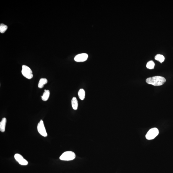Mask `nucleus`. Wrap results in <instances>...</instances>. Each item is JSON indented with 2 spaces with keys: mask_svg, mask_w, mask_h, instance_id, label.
Returning <instances> with one entry per match:
<instances>
[{
  "mask_svg": "<svg viewBox=\"0 0 173 173\" xmlns=\"http://www.w3.org/2000/svg\"><path fill=\"white\" fill-rule=\"evenodd\" d=\"M147 83L155 86H159L163 85L166 82V79L164 77L155 76L147 78L146 80Z\"/></svg>",
  "mask_w": 173,
  "mask_h": 173,
  "instance_id": "nucleus-1",
  "label": "nucleus"
},
{
  "mask_svg": "<svg viewBox=\"0 0 173 173\" xmlns=\"http://www.w3.org/2000/svg\"><path fill=\"white\" fill-rule=\"evenodd\" d=\"M76 157V155L73 152L68 151L64 152L60 157L61 160L69 161L73 160Z\"/></svg>",
  "mask_w": 173,
  "mask_h": 173,
  "instance_id": "nucleus-2",
  "label": "nucleus"
},
{
  "mask_svg": "<svg viewBox=\"0 0 173 173\" xmlns=\"http://www.w3.org/2000/svg\"><path fill=\"white\" fill-rule=\"evenodd\" d=\"M22 73L27 79H31L33 78V75L31 69L26 65H23L22 66Z\"/></svg>",
  "mask_w": 173,
  "mask_h": 173,
  "instance_id": "nucleus-3",
  "label": "nucleus"
},
{
  "mask_svg": "<svg viewBox=\"0 0 173 173\" xmlns=\"http://www.w3.org/2000/svg\"><path fill=\"white\" fill-rule=\"evenodd\" d=\"M159 133V130L157 128H152L148 131L146 135V138L148 140H153L158 135Z\"/></svg>",
  "mask_w": 173,
  "mask_h": 173,
  "instance_id": "nucleus-4",
  "label": "nucleus"
},
{
  "mask_svg": "<svg viewBox=\"0 0 173 173\" xmlns=\"http://www.w3.org/2000/svg\"><path fill=\"white\" fill-rule=\"evenodd\" d=\"M37 130L38 133L44 137H47L48 134L44 126L43 121L41 120L38 123L37 126Z\"/></svg>",
  "mask_w": 173,
  "mask_h": 173,
  "instance_id": "nucleus-5",
  "label": "nucleus"
},
{
  "mask_svg": "<svg viewBox=\"0 0 173 173\" xmlns=\"http://www.w3.org/2000/svg\"><path fill=\"white\" fill-rule=\"evenodd\" d=\"M14 157L16 160L18 162L20 165H28V162L25 159L22 155L18 154H16L14 155Z\"/></svg>",
  "mask_w": 173,
  "mask_h": 173,
  "instance_id": "nucleus-6",
  "label": "nucleus"
},
{
  "mask_svg": "<svg viewBox=\"0 0 173 173\" xmlns=\"http://www.w3.org/2000/svg\"><path fill=\"white\" fill-rule=\"evenodd\" d=\"M88 57V54L86 53H82L75 56L74 60L75 61L77 62H83L86 61Z\"/></svg>",
  "mask_w": 173,
  "mask_h": 173,
  "instance_id": "nucleus-7",
  "label": "nucleus"
},
{
  "mask_svg": "<svg viewBox=\"0 0 173 173\" xmlns=\"http://www.w3.org/2000/svg\"><path fill=\"white\" fill-rule=\"evenodd\" d=\"M6 123V118H3L2 120L0 122V131L1 132H5Z\"/></svg>",
  "mask_w": 173,
  "mask_h": 173,
  "instance_id": "nucleus-8",
  "label": "nucleus"
},
{
  "mask_svg": "<svg viewBox=\"0 0 173 173\" xmlns=\"http://www.w3.org/2000/svg\"><path fill=\"white\" fill-rule=\"evenodd\" d=\"M50 96V91L48 90H45L42 96H41V98L43 101H46L48 100Z\"/></svg>",
  "mask_w": 173,
  "mask_h": 173,
  "instance_id": "nucleus-9",
  "label": "nucleus"
},
{
  "mask_svg": "<svg viewBox=\"0 0 173 173\" xmlns=\"http://www.w3.org/2000/svg\"><path fill=\"white\" fill-rule=\"evenodd\" d=\"M48 80L46 78H41L38 82V87L40 88H41L44 87V85L48 83Z\"/></svg>",
  "mask_w": 173,
  "mask_h": 173,
  "instance_id": "nucleus-10",
  "label": "nucleus"
},
{
  "mask_svg": "<svg viewBox=\"0 0 173 173\" xmlns=\"http://www.w3.org/2000/svg\"><path fill=\"white\" fill-rule=\"evenodd\" d=\"M78 102L76 97H73L72 100V108L75 110H76L78 107Z\"/></svg>",
  "mask_w": 173,
  "mask_h": 173,
  "instance_id": "nucleus-11",
  "label": "nucleus"
},
{
  "mask_svg": "<svg viewBox=\"0 0 173 173\" xmlns=\"http://www.w3.org/2000/svg\"><path fill=\"white\" fill-rule=\"evenodd\" d=\"M78 96L81 100H83L85 98V93L84 90L83 89H80L78 93Z\"/></svg>",
  "mask_w": 173,
  "mask_h": 173,
  "instance_id": "nucleus-12",
  "label": "nucleus"
},
{
  "mask_svg": "<svg viewBox=\"0 0 173 173\" xmlns=\"http://www.w3.org/2000/svg\"><path fill=\"white\" fill-rule=\"evenodd\" d=\"M155 60L158 61L161 63H162L165 60V58L164 56L160 54H158L155 57Z\"/></svg>",
  "mask_w": 173,
  "mask_h": 173,
  "instance_id": "nucleus-13",
  "label": "nucleus"
},
{
  "mask_svg": "<svg viewBox=\"0 0 173 173\" xmlns=\"http://www.w3.org/2000/svg\"><path fill=\"white\" fill-rule=\"evenodd\" d=\"M7 26L5 24L1 23L0 25V32L1 33H4L7 31Z\"/></svg>",
  "mask_w": 173,
  "mask_h": 173,
  "instance_id": "nucleus-14",
  "label": "nucleus"
},
{
  "mask_svg": "<svg viewBox=\"0 0 173 173\" xmlns=\"http://www.w3.org/2000/svg\"><path fill=\"white\" fill-rule=\"evenodd\" d=\"M155 64L153 61H150L148 62L147 64V67L150 69H153L154 67Z\"/></svg>",
  "mask_w": 173,
  "mask_h": 173,
  "instance_id": "nucleus-15",
  "label": "nucleus"
}]
</instances>
